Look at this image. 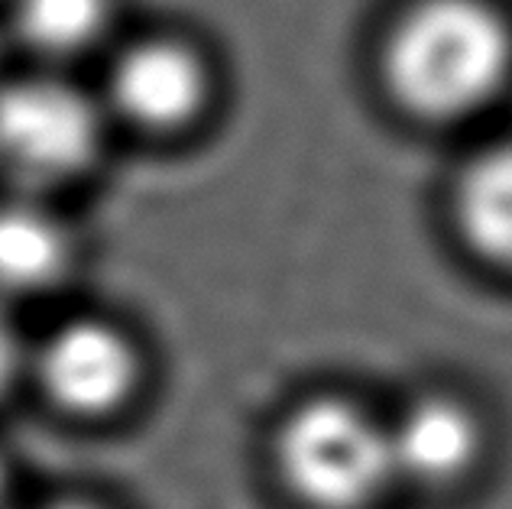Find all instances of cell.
<instances>
[{"instance_id": "obj_1", "label": "cell", "mask_w": 512, "mask_h": 509, "mask_svg": "<svg viewBox=\"0 0 512 509\" xmlns=\"http://www.w3.org/2000/svg\"><path fill=\"white\" fill-rule=\"evenodd\" d=\"M380 69L415 117L477 114L512 78V23L493 0H412L389 26Z\"/></svg>"}, {"instance_id": "obj_2", "label": "cell", "mask_w": 512, "mask_h": 509, "mask_svg": "<svg viewBox=\"0 0 512 509\" xmlns=\"http://www.w3.org/2000/svg\"><path fill=\"white\" fill-rule=\"evenodd\" d=\"M289 487L318 509H360L393 480L386 425L338 396L308 399L279 432Z\"/></svg>"}, {"instance_id": "obj_3", "label": "cell", "mask_w": 512, "mask_h": 509, "mask_svg": "<svg viewBox=\"0 0 512 509\" xmlns=\"http://www.w3.org/2000/svg\"><path fill=\"white\" fill-rule=\"evenodd\" d=\"M101 130V104L56 78L0 88V166L20 182H62L88 169Z\"/></svg>"}, {"instance_id": "obj_4", "label": "cell", "mask_w": 512, "mask_h": 509, "mask_svg": "<svg viewBox=\"0 0 512 509\" xmlns=\"http://www.w3.org/2000/svg\"><path fill=\"white\" fill-rule=\"evenodd\" d=\"M211 72L192 46L143 39L120 52L107 78V104L140 130H175L205 111Z\"/></svg>"}, {"instance_id": "obj_5", "label": "cell", "mask_w": 512, "mask_h": 509, "mask_svg": "<svg viewBox=\"0 0 512 509\" xmlns=\"http://www.w3.org/2000/svg\"><path fill=\"white\" fill-rule=\"evenodd\" d=\"M137 367L130 341L104 321H69L39 351L46 393L75 412L120 406L137 383Z\"/></svg>"}, {"instance_id": "obj_6", "label": "cell", "mask_w": 512, "mask_h": 509, "mask_svg": "<svg viewBox=\"0 0 512 509\" xmlns=\"http://www.w3.org/2000/svg\"><path fill=\"white\" fill-rule=\"evenodd\" d=\"M396 477L415 484H451L480 454V422L451 396H422L386 425Z\"/></svg>"}, {"instance_id": "obj_7", "label": "cell", "mask_w": 512, "mask_h": 509, "mask_svg": "<svg viewBox=\"0 0 512 509\" xmlns=\"http://www.w3.org/2000/svg\"><path fill=\"white\" fill-rule=\"evenodd\" d=\"M454 221L477 257L512 270V140L493 143L461 169Z\"/></svg>"}, {"instance_id": "obj_8", "label": "cell", "mask_w": 512, "mask_h": 509, "mask_svg": "<svg viewBox=\"0 0 512 509\" xmlns=\"http://www.w3.org/2000/svg\"><path fill=\"white\" fill-rule=\"evenodd\" d=\"M69 260V234L49 211L30 202L0 205V289H46L65 273Z\"/></svg>"}, {"instance_id": "obj_9", "label": "cell", "mask_w": 512, "mask_h": 509, "mask_svg": "<svg viewBox=\"0 0 512 509\" xmlns=\"http://www.w3.org/2000/svg\"><path fill=\"white\" fill-rule=\"evenodd\" d=\"M111 20V0H17V30L39 52L72 56L94 46Z\"/></svg>"}, {"instance_id": "obj_10", "label": "cell", "mask_w": 512, "mask_h": 509, "mask_svg": "<svg viewBox=\"0 0 512 509\" xmlns=\"http://www.w3.org/2000/svg\"><path fill=\"white\" fill-rule=\"evenodd\" d=\"M17 370H20V344L7 315L0 312V393H7V386L17 377Z\"/></svg>"}, {"instance_id": "obj_11", "label": "cell", "mask_w": 512, "mask_h": 509, "mask_svg": "<svg viewBox=\"0 0 512 509\" xmlns=\"http://www.w3.org/2000/svg\"><path fill=\"white\" fill-rule=\"evenodd\" d=\"M7 500V477H4V467H0V509H4Z\"/></svg>"}, {"instance_id": "obj_12", "label": "cell", "mask_w": 512, "mask_h": 509, "mask_svg": "<svg viewBox=\"0 0 512 509\" xmlns=\"http://www.w3.org/2000/svg\"><path fill=\"white\" fill-rule=\"evenodd\" d=\"M56 509H85V506H56Z\"/></svg>"}]
</instances>
